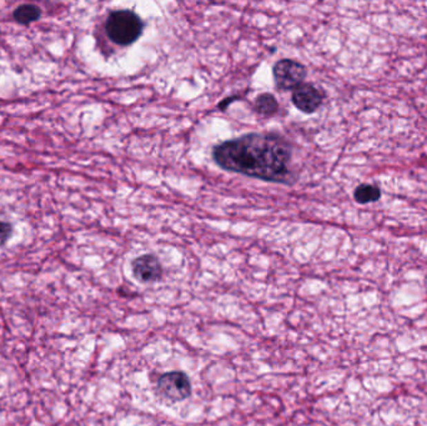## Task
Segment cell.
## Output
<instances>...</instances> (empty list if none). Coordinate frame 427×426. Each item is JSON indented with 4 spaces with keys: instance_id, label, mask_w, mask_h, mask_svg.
I'll list each match as a JSON object with an SVG mask.
<instances>
[{
    "instance_id": "11",
    "label": "cell",
    "mask_w": 427,
    "mask_h": 426,
    "mask_svg": "<svg viewBox=\"0 0 427 426\" xmlns=\"http://www.w3.org/2000/svg\"><path fill=\"white\" fill-rule=\"evenodd\" d=\"M235 99L237 98L225 99V100H223V101L219 104V109H221V110L226 109V108H228V105L231 104L232 101H235Z\"/></svg>"
},
{
    "instance_id": "3",
    "label": "cell",
    "mask_w": 427,
    "mask_h": 426,
    "mask_svg": "<svg viewBox=\"0 0 427 426\" xmlns=\"http://www.w3.org/2000/svg\"><path fill=\"white\" fill-rule=\"evenodd\" d=\"M306 68L296 60L283 59L274 66L276 86L281 90H295L306 78Z\"/></svg>"
},
{
    "instance_id": "1",
    "label": "cell",
    "mask_w": 427,
    "mask_h": 426,
    "mask_svg": "<svg viewBox=\"0 0 427 426\" xmlns=\"http://www.w3.org/2000/svg\"><path fill=\"white\" fill-rule=\"evenodd\" d=\"M291 146L274 134H248L217 145L214 162L225 171L274 183H288Z\"/></svg>"
},
{
    "instance_id": "6",
    "label": "cell",
    "mask_w": 427,
    "mask_h": 426,
    "mask_svg": "<svg viewBox=\"0 0 427 426\" xmlns=\"http://www.w3.org/2000/svg\"><path fill=\"white\" fill-rule=\"evenodd\" d=\"M132 273L140 282H154L163 275V268L157 256L148 254L139 256L132 262Z\"/></svg>"
},
{
    "instance_id": "9",
    "label": "cell",
    "mask_w": 427,
    "mask_h": 426,
    "mask_svg": "<svg viewBox=\"0 0 427 426\" xmlns=\"http://www.w3.org/2000/svg\"><path fill=\"white\" fill-rule=\"evenodd\" d=\"M277 109H279V103L272 94L264 93V94H260L255 100V110L260 115L270 117L274 113L277 112Z\"/></svg>"
},
{
    "instance_id": "5",
    "label": "cell",
    "mask_w": 427,
    "mask_h": 426,
    "mask_svg": "<svg viewBox=\"0 0 427 426\" xmlns=\"http://www.w3.org/2000/svg\"><path fill=\"white\" fill-rule=\"evenodd\" d=\"M291 100L300 112L311 114L321 106L324 94L312 84L303 83L292 92Z\"/></svg>"
},
{
    "instance_id": "2",
    "label": "cell",
    "mask_w": 427,
    "mask_h": 426,
    "mask_svg": "<svg viewBox=\"0 0 427 426\" xmlns=\"http://www.w3.org/2000/svg\"><path fill=\"white\" fill-rule=\"evenodd\" d=\"M144 24L132 10H115L108 17L106 35L118 46H130L140 38Z\"/></svg>"
},
{
    "instance_id": "8",
    "label": "cell",
    "mask_w": 427,
    "mask_h": 426,
    "mask_svg": "<svg viewBox=\"0 0 427 426\" xmlns=\"http://www.w3.org/2000/svg\"><path fill=\"white\" fill-rule=\"evenodd\" d=\"M354 197L359 204L375 203L380 200L381 191L379 186L373 184H361L360 186L356 188Z\"/></svg>"
},
{
    "instance_id": "10",
    "label": "cell",
    "mask_w": 427,
    "mask_h": 426,
    "mask_svg": "<svg viewBox=\"0 0 427 426\" xmlns=\"http://www.w3.org/2000/svg\"><path fill=\"white\" fill-rule=\"evenodd\" d=\"M12 231H13L12 224L0 217V246H3L4 244L7 243L9 238L12 235Z\"/></svg>"
},
{
    "instance_id": "7",
    "label": "cell",
    "mask_w": 427,
    "mask_h": 426,
    "mask_svg": "<svg viewBox=\"0 0 427 426\" xmlns=\"http://www.w3.org/2000/svg\"><path fill=\"white\" fill-rule=\"evenodd\" d=\"M40 15H41L40 8L34 6V4L19 6L14 10L13 13L14 19L23 26H29L34 21H37L39 19Z\"/></svg>"
},
{
    "instance_id": "4",
    "label": "cell",
    "mask_w": 427,
    "mask_h": 426,
    "mask_svg": "<svg viewBox=\"0 0 427 426\" xmlns=\"http://www.w3.org/2000/svg\"><path fill=\"white\" fill-rule=\"evenodd\" d=\"M158 390L165 399L171 401L185 400L190 396V380L185 373L170 371L159 379Z\"/></svg>"
}]
</instances>
